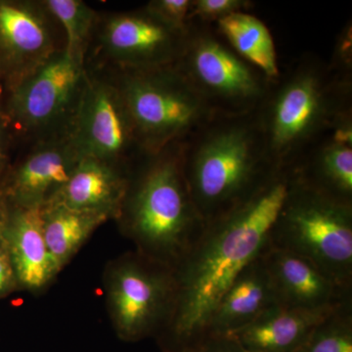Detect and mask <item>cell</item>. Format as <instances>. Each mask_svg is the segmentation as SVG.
<instances>
[{
	"mask_svg": "<svg viewBox=\"0 0 352 352\" xmlns=\"http://www.w3.org/2000/svg\"><path fill=\"white\" fill-rule=\"evenodd\" d=\"M292 166L278 168L263 186L214 221L175 270V307L161 333L168 352L205 339L220 300L245 266L270 247V234L293 182Z\"/></svg>",
	"mask_w": 352,
	"mask_h": 352,
	"instance_id": "1",
	"label": "cell"
},
{
	"mask_svg": "<svg viewBox=\"0 0 352 352\" xmlns=\"http://www.w3.org/2000/svg\"><path fill=\"white\" fill-rule=\"evenodd\" d=\"M351 94V69L312 55L281 71L256 112L271 164L296 166L352 113Z\"/></svg>",
	"mask_w": 352,
	"mask_h": 352,
	"instance_id": "2",
	"label": "cell"
},
{
	"mask_svg": "<svg viewBox=\"0 0 352 352\" xmlns=\"http://www.w3.org/2000/svg\"><path fill=\"white\" fill-rule=\"evenodd\" d=\"M182 168L206 224L254 195L277 170L271 164L256 113L214 115L183 142Z\"/></svg>",
	"mask_w": 352,
	"mask_h": 352,
	"instance_id": "3",
	"label": "cell"
},
{
	"mask_svg": "<svg viewBox=\"0 0 352 352\" xmlns=\"http://www.w3.org/2000/svg\"><path fill=\"white\" fill-rule=\"evenodd\" d=\"M182 147L183 142L175 143L133 162L118 217L142 254L173 270L206 229L185 180Z\"/></svg>",
	"mask_w": 352,
	"mask_h": 352,
	"instance_id": "4",
	"label": "cell"
},
{
	"mask_svg": "<svg viewBox=\"0 0 352 352\" xmlns=\"http://www.w3.org/2000/svg\"><path fill=\"white\" fill-rule=\"evenodd\" d=\"M105 71L122 95L143 154L184 142L214 116L175 65Z\"/></svg>",
	"mask_w": 352,
	"mask_h": 352,
	"instance_id": "5",
	"label": "cell"
},
{
	"mask_svg": "<svg viewBox=\"0 0 352 352\" xmlns=\"http://www.w3.org/2000/svg\"><path fill=\"white\" fill-rule=\"evenodd\" d=\"M270 241L271 248L309 259L340 286L352 289V204L314 188L295 170Z\"/></svg>",
	"mask_w": 352,
	"mask_h": 352,
	"instance_id": "6",
	"label": "cell"
},
{
	"mask_svg": "<svg viewBox=\"0 0 352 352\" xmlns=\"http://www.w3.org/2000/svg\"><path fill=\"white\" fill-rule=\"evenodd\" d=\"M87 78L85 64L63 50L17 82L0 87V107L16 147L69 133Z\"/></svg>",
	"mask_w": 352,
	"mask_h": 352,
	"instance_id": "7",
	"label": "cell"
},
{
	"mask_svg": "<svg viewBox=\"0 0 352 352\" xmlns=\"http://www.w3.org/2000/svg\"><path fill=\"white\" fill-rule=\"evenodd\" d=\"M214 115L256 113L270 82L232 50L214 24L189 22L186 41L175 64Z\"/></svg>",
	"mask_w": 352,
	"mask_h": 352,
	"instance_id": "8",
	"label": "cell"
},
{
	"mask_svg": "<svg viewBox=\"0 0 352 352\" xmlns=\"http://www.w3.org/2000/svg\"><path fill=\"white\" fill-rule=\"evenodd\" d=\"M187 30L164 24L144 6L124 12H99L85 67L144 69L175 65L184 47Z\"/></svg>",
	"mask_w": 352,
	"mask_h": 352,
	"instance_id": "9",
	"label": "cell"
},
{
	"mask_svg": "<svg viewBox=\"0 0 352 352\" xmlns=\"http://www.w3.org/2000/svg\"><path fill=\"white\" fill-rule=\"evenodd\" d=\"M173 268L147 258L131 256L116 266L109 283V305L122 339L138 340L163 333L175 307Z\"/></svg>",
	"mask_w": 352,
	"mask_h": 352,
	"instance_id": "10",
	"label": "cell"
},
{
	"mask_svg": "<svg viewBox=\"0 0 352 352\" xmlns=\"http://www.w3.org/2000/svg\"><path fill=\"white\" fill-rule=\"evenodd\" d=\"M87 71V83L71 129L74 142L82 157L129 170L143 153L122 95L107 71Z\"/></svg>",
	"mask_w": 352,
	"mask_h": 352,
	"instance_id": "11",
	"label": "cell"
},
{
	"mask_svg": "<svg viewBox=\"0 0 352 352\" xmlns=\"http://www.w3.org/2000/svg\"><path fill=\"white\" fill-rule=\"evenodd\" d=\"M63 50L64 32L43 0H0V87Z\"/></svg>",
	"mask_w": 352,
	"mask_h": 352,
	"instance_id": "12",
	"label": "cell"
},
{
	"mask_svg": "<svg viewBox=\"0 0 352 352\" xmlns=\"http://www.w3.org/2000/svg\"><path fill=\"white\" fill-rule=\"evenodd\" d=\"M82 157L71 132L25 145L11 161L0 192L10 205L43 208L54 200Z\"/></svg>",
	"mask_w": 352,
	"mask_h": 352,
	"instance_id": "13",
	"label": "cell"
},
{
	"mask_svg": "<svg viewBox=\"0 0 352 352\" xmlns=\"http://www.w3.org/2000/svg\"><path fill=\"white\" fill-rule=\"evenodd\" d=\"M263 259L280 307L321 309L352 300V289L340 286L302 256L270 247Z\"/></svg>",
	"mask_w": 352,
	"mask_h": 352,
	"instance_id": "14",
	"label": "cell"
},
{
	"mask_svg": "<svg viewBox=\"0 0 352 352\" xmlns=\"http://www.w3.org/2000/svg\"><path fill=\"white\" fill-rule=\"evenodd\" d=\"M129 173V168L82 157L63 188L50 204L103 212L118 219L126 194Z\"/></svg>",
	"mask_w": 352,
	"mask_h": 352,
	"instance_id": "15",
	"label": "cell"
},
{
	"mask_svg": "<svg viewBox=\"0 0 352 352\" xmlns=\"http://www.w3.org/2000/svg\"><path fill=\"white\" fill-rule=\"evenodd\" d=\"M6 247L16 277L27 288H43L59 272L44 238L43 208L8 203Z\"/></svg>",
	"mask_w": 352,
	"mask_h": 352,
	"instance_id": "16",
	"label": "cell"
},
{
	"mask_svg": "<svg viewBox=\"0 0 352 352\" xmlns=\"http://www.w3.org/2000/svg\"><path fill=\"white\" fill-rule=\"evenodd\" d=\"M277 300L263 256L245 266L215 308L206 338L228 336L251 324Z\"/></svg>",
	"mask_w": 352,
	"mask_h": 352,
	"instance_id": "17",
	"label": "cell"
},
{
	"mask_svg": "<svg viewBox=\"0 0 352 352\" xmlns=\"http://www.w3.org/2000/svg\"><path fill=\"white\" fill-rule=\"evenodd\" d=\"M339 307L300 309L276 305L228 336L248 352H296L312 330Z\"/></svg>",
	"mask_w": 352,
	"mask_h": 352,
	"instance_id": "18",
	"label": "cell"
},
{
	"mask_svg": "<svg viewBox=\"0 0 352 352\" xmlns=\"http://www.w3.org/2000/svg\"><path fill=\"white\" fill-rule=\"evenodd\" d=\"M293 168L303 182L352 204V143L340 140L332 129Z\"/></svg>",
	"mask_w": 352,
	"mask_h": 352,
	"instance_id": "19",
	"label": "cell"
},
{
	"mask_svg": "<svg viewBox=\"0 0 352 352\" xmlns=\"http://www.w3.org/2000/svg\"><path fill=\"white\" fill-rule=\"evenodd\" d=\"M110 219V215L103 212L74 210L60 204L44 206V238L58 271L73 258L94 230Z\"/></svg>",
	"mask_w": 352,
	"mask_h": 352,
	"instance_id": "20",
	"label": "cell"
},
{
	"mask_svg": "<svg viewBox=\"0 0 352 352\" xmlns=\"http://www.w3.org/2000/svg\"><path fill=\"white\" fill-rule=\"evenodd\" d=\"M217 31L245 61L261 71L270 82L279 78L276 46L263 21L250 12H238L219 20Z\"/></svg>",
	"mask_w": 352,
	"mask_h": 352,
	"instance_id": "21",
	"label": "cell"
},
{
	"mask_svg": "<svg viewBox=\"0 0 352 352\" xmlns=\"http://www.w3.org/2000/svg\"><path fill=\"white\" fill-rule=\"evenodd\" d=\"M64 32L66 51L85 64L99 12L82 0H43Z\"/></svg>",
	"mask_w": 352,
	"mask_h": 352,
	"instance_id": "22",
	"label": "cell"
},
{
	"mask_svg": "<svg viewBox=\"0 0 352 352\" xmlns=\"http://www.w3.org/2000/svg\"><path fill=\"white\" fill-rule=\"evenodd\" d=\"M296 352H352V300L324 318Z\"/></svg>",
	"mask_w": 352,
	"mask_h": 352,
	"instance_id": "23",
	"label": "cell"
},
{
	"mask_svg": "<svg viewBox=\"0 0 352 352\" xmlns=\"http://www.w3.org/2000/svg\"><path fill=\"white\" fill-rule=\"evenodd\" d=\"M254 2L249 0H192L189 22L217 24L219 20L238 12H249Z\"/></svg>",
	"mask_w": 352,
	"mask_h": 352,
	"instance_id": "24",
	"label": "cell"
},
{
	"mask_svg": "<svg viewBox=\"0 0 352 352\" xmlns=\"http://www.w3.org/2000/svg\"><path fill=\"white\" fill-rule=\"evenodd\" d=\"M192 0H152L145 8L173 29L186 31Z\"/></svg>",
	"mask_w": 352,
	"mask_h": 352,
	"instance_id": "25",
	"label": "cell"
},
{
	"mask_svg": "<svg viewBox=\"0 0 352 352\" xmlns=\"http://www.w3.org/2000/svg\"><path fill=\"white\" fill-rule=\"evenodd\" d=\"M16 149V140L12 129L0 107V186Z\"/></svg>",
	"mask_w": 352,
	"mask_h": 352,
	"instance_id": "26",
	"label": "cell"
},
{
	"mask_svg": "<svg viewBox=\"0 0 352 352\" xmlns=\"http://www.w3.org/2000/svg\"><path fill=\"white\" fill-rule=\"evenodd\" d=\"M199 346L203 352H248L229 336H210Z\"/></svg>",
	"mask_w": 352,
	"mask_h": 352,
	"instance_id": "27",
	"label": "cell"
},
{
	"mask_svg": "<svg viewBox=\"0 0 352 352\" xmlns=\"http://www.w3.org/2000/svg\"><path fill=\"white\" fill-rule=\"evenodd\" d=\"M15 279L17 277L8 252L6 249L0 250V296L10 291Z\"/></svg>",
	"mask_w": 352,
	"mask_h": 352,
	"instance_id": "28",
	"label": "cell"
},
{
	"mask_svg": "<svg viewBox=\"0 0 352 352\" xmlns=\"http://www.w3.org/2000/svg\"><path fill=\"white\" fill-rule=\"evenodd\" d=\"M8 219V203L6 197L0 192V250L6 247V231Z\"/></svg>",
	"mask_w": 352,
	"mask_h": 352,
	"instance_id": "29",
	"label": "cell"
},
{
	"mask_svg": "<svg viewBox=\"0 0 352 352\" xmlns=\"http://www.w3.org/2000/svg\"><path fill=\"white\" fill-rule=\"evenodd\" d=\"M182 352H203L201 351L200 346L187 347L183 349Z\"/></svg>",
	"mask_w": 352,
	"mask_h": 352,
	"instance_id": "30",
	"label": "cell"
}]
</instances>
